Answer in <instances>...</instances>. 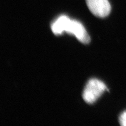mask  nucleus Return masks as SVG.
Returning <instances> with one entry per match:
<instances>
[{"instance_id":"obj_1","label":"nucleus","mask_w":126,"mask_h":126,"mask_svg":"<svg viewBox=\"0 0 126 126\" xmlns=\"http://www.w3.org/2000/svg\"><path fill=\"white\" fill-rule=\"evenodd\" d=\"M51 29L55 35H61L64 32L75 36L83 44H88L90 38L82 24L70 19L66 15L59 16L51 25Z\"/></svg>"},{"instance_id":"obj_2","label":"nucleus","mask_w":126,"mask_h":126,"mask_svg":"<svg viewBox=\"0 0 126 126\" xmlns=\"http://www.w3.org/2000/svg\"><path fill=\"white\" fill-rule=\"evenodd\" d=\"M106 90H108L105 84L97 79L89 80L84 89L82 98L88 104H93L101 95Z\"/></svg>"},{"instance_id":"obj_3","label":"nucleus","mask_w":126,"mask_h":126,"mask_svg":"<svg viewBox=\"0 0 126 126\" xmlns=\"http://www.w3.org/2000/svg\"><path fill=\"white\" fill-rule=\"evenodd\" d=\"M86 2L90 11L97 17L107 16L111 10L108 0H86Z\"/></svg>"},{"instance_id":"obj_4","label":"nucleus","mask_w":126,"mask_h":126,"mask_svg":"<svg viewBox=\"0 0 126 126\" xmlns=\"http://www.w3.org/2000/svg\"><path fill=\"white\" fill-rule=\"evenodd\" d=\"M119 122L121 126H126V111L121 114L119 117Z\"/></svg>"}]
</instances>
